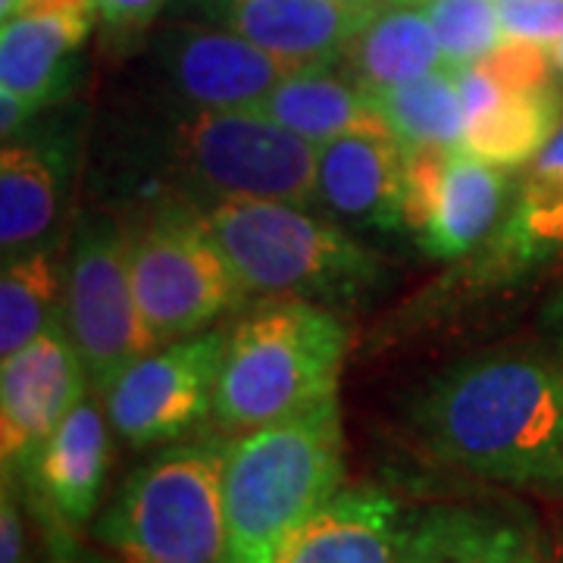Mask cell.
Returning <instances> with one entry per match:
<instances>
[{
	"instance_id": "3957f363",
	"label": "cell",
	"mask_w": 563,
	"mask_h": 563,
	"mask_svg": "<svg viewBox=\"0 0 563 563\" xmlns=\"http://www.w3.org/2000/svg\"><path fill=\"white\" fill-rule=\"evenodd\" d=\"M347 354V329L317 303L279 301L242 320L222 357L213 420L254 432L332 401Z\"/></svg>"
},
{
	"instance_id": "7a4b0ae2",
	"label": "cell",
	"mask_w": 563,
	"mask_h": 563,
	"mask_svg": "<svg viewBox=\"0 0 563 563\" xmlns=\"http://www.w3.org/2000/svg\"><path fill=\"white\" fill-rule=\"evenodd\" d=\"M342 476L339 398L229 442L222 563H279L288 539L339 495Z\"/></svg>"
},
{
	"instance_id": "9c48e42d",
	"label": "cell",
	"mask_w": 563,
	"mask_h": 563,
	"mask_svg": "<svg viewBox=\"0 0 563 563\" xmlns=\"http://www.w3.org/2000/svg\"><path fill=\"white\" fill-rule=\"evenodd\" d=\"M225 347V332H198L125 366L103 391L113 432L132 448H151L198 429L213 417Z\"/></svg>"
},
{
	"instance_id": "52a82bcc",
	"label": "cell",
	"mask_w": 563,
	"mask_h": 563,
	"mask_svg": "<svg viewBox=\"0 0 563 563\" xmlns=\"http://www.w3.org/2000/svg\"><path fill=\"white\" fill-rule=\"evenodd\" d=\"M132 291L157 347L198 335L247 298L198 210L169 207L129 239Z\"/></svg>"
},
{
	"instance_id": "7c38bea8",
	"label": "cell",
	"mask_w": 563,
	"mask_h": 563,
	"mask_svg": "<svg viewBox=\"0 0 563 563\" xmlns=\"http://www.w3.org/2000/svg\"><path fill=\"white\" fill-rule=\"evenodd\" d=\"M166 88L188 110H254L295 66L229 29L176 25L157 44Z\"/></svg>"
},
{
	"instance_id": "d590c367",
	"label": "cell",
	"mask_w": 563,
	"mask_h": 563,
	"mask_svg": "<svg viewBox=\"0 0 563 563\" xmlns=\"http://www.w3.org/2000/svg\"><path fill=\"white\" fill-rule=\"evenodd\" d=\"M498 3H507V0H498Z\"/></svg>"
},
{
	"instance_id": "d6a6232c",
	"label": "cell",
	"mask_w": 563,
	"mask_h": 563,
	"mask_svg": "<svg viewBox=\"0 0 563 563\" xmlns=\"http://www.w3.org/2000/svg\"><path fill=\"white\" fill-rule=\"evenodd\" d=\"M342 7H351V10H363V13H376L383 7V0H335Z\"/></svg>"
},
{
	"instance_id": "2e32d148",
	"label": "cell",
	"mask_w": 563,
	"mask_h": 563,
	"mask_svg": "<svg viewBox=\"0 0 563 563\" xmlns=\"http://www.w3.org/2000/svg\"><path fill=\"white\" fill-rule=\"evenodd\" d=\"M107 454H110V439H107L103 413L98 410V404L81 398L29 466L44 501L66 523L81 526L91 520L101 498Z\"/></svg>"
},
{
	"instance_id": "4dcf8cb0",
	"label": "cell",
	"mask_w": 563,
	"mask_h": 563,
	"mask_svg": "<svg viewBox=\"0 0 563 563\" xmlns=\"http://www.w3.org/2000/svg\"><path fill=\"white\" fill-rule=\"evenodd\" d=\"M63 10L95 13V0H22L20 13H63Z\"/></svg>"
},
{
	"instance_id": "8fae6325",
	"label": "cell",
	"mask_w": 563,
	"mask_h": 563,
	"mask_svg": "<svg viewBox=\"0 0 563 563\" xmlns=\"http://www.w3.org/2000/svg\"><path fill=\"white\" fill-rule=\"evenodd\" d=\"M88 373L63 313L47 322L0 369V451L3 470L32 466L44 442L85 398Z\"/></svg>"
},
{
	"instance_id": "836d02e7",
	"label": "cell",
	"mask_w": 563,
	"mask_h": 563,
	"mask_svg": "<svg viewBox=\"0 0 563 563\" xmlns=\"http://www.w3.org/2000/svg\"><path fill=\"white\" fill-rule=\"evenodd\" d=\"M548 57H551V66L563 76V38H558L554 44H548Z\"/></svg>"
},
{
	"instance_id": "ffe728a7",
	"label": "cell",
	"mask_w": 563,
	"mask_h": 563,
	"mask_svg": "<svg viewBox=\"0 0 563 563\" xmlns=\"http://www.w3.org/2000/svg\"><path fill=\"white\" fill-rule=\"evenodd\" d=\"M344 60L363 91L417 81L444 69L442 47L420 0L379 7L351 41Z\"/></svg>"
},
{
	"instance_id": "44dd1931",
	"label": "cell",
	"mask_w": 563,
	"mask_h": 563,
	"mask_svg": "<svg viewBox=\"0 0 563 563\" xmlns=\"http://www.w3.org/2000/svg\"><path fill=\"white\" fill-rule=\"evenodd\" d=\"M495 257L510 269L542 266L563 257V122L544 151L529 163L523 185L514 195Z\"/></svg>"
},
{
	"instance_id": "1f68e13d",
	"label": "cell",
	"mask_w": 563,
	"mask_h": 563,
	"mask_svg": "<svg viewBox=\"0 0 563 563\" xmlns=\"http://www.w3.org/2000/svg\"><path fill=\"white\" fill-rule=\"evenodd\" d=\"M542 322L563 342V285L554 291V295H551V301L544 303Z\"/></svg>"
},
{
	"instance_id": "ac0fdd59",
	"label": "cell",
	"mask_w": 563,
	"mask_h": 563,
	"mask_svg": "<svg viewBox=\"0 0 563 563\" xmlns=\"http://www.w3.org/2000/svg\"><path fill=\"white\" fill-rule=\"evenodd\" d=\"M254 110L317 147L351 132H388L369 95L357 81L339 79L332 66L288 73Z\"/></svg>"
},
{
	"instance_id": "8992f818",
	"label": "cell",
	"mask_w": 563,
	"mask_h": 563,
	"mask_svg": "<svg viewBox=\"0 0 563 563\" xmlns=\"http://www.w3.org/2000/svg\"><path fill=\"white\" fill-rule=\"evenodd\" d=\"M173 166L188 188L222 201L320 203V147L261 110H188L176 117Z\"/></svg>"
},
{
	"instance_id": "9a60e30c",
	"label": "cell",
	"mask_w": 563,
	"mask_h": 563,
	"mask_svg": "<svg viewBox=\"0 0 563 563\" xmlns=\"http://www.w3.org/2000/svg\"><path fill=\"white\" fill-rule=\"evenodd\" d=\"M401 510L376 488L339 492L288 539L279 563H398Z\"/></svg>"
},
{
	"instance_id": "6da1fadb",
	"label": "cell",
	"mask_w": 563,
	"mask_h": 563,
	"mask_svg": "<svg viewBox=\"0 0 563 563\" xmlns=\"http://www.w3.org/2000/svg\"><path fill=\"white\" fill-rule=\"evenodd\" d=\"M413 426L439 461L485 479L563 492L561 357L461 363L417 401Z\"/></svg>"
},
{
	"instance_id": "603a6c76",
	"label": "cell",
	"mask_w": 563,
	"mask_h": 563,
	"mask_svg": "<svg viewBox=\"0 0 563 563\" xmlns=\"http://www.w3.org/2000/svg\"><path fill=\"white\" fill-rule=\"evenodd\" d=\"M366 95L388 125V132L404 147V154L461 151L463 103L454 69L444 66L417 81L376 88Z\"/></svg>"
},
{
	"instance_id": "484cf974",
	"label": "cell",
	"mask_w": 563,
	"mask_h": 563,
	"mask_svg": "<svg viewBox=\"0 0 563 563\" xmlns=\"http://www.w3.org/2000/svg\"><path fill=\"white\" fill-rule=\"evenodd\" d=\"M420 7L432 22L448 69L483 63L507 38L498 0H420Z\"/></svg>"
},
{
	"instance_id": "5b68a950",
	"label": "cell",
	"mask_w": 563,
	"mask_h": 563,
	"mask_svg": "<svg viewBox=\"0 0 563 563\" xmlns=\"http://www.w3.org/2000/svg\"><path fill=\"white\" fill-rule=\"evenodd\" d=\"M229 442L176 444L139 466L95 536L113 563H222V466Z\"/></svg>"
},
{
	"instance_id": "f546056e",
	"label": "cell",
	"mask_w": 563,
	"mask_h": 563,
	"mask_svg": "<svg viewBox=\"0 0 563 563\" xmlns=\"http://www.w3.org/2000/svg\"><path fill=\"white\" fill-rule=\"evenodd\" d=\"M35 110L29 107L25 101H20L16 95H10V91H0V129H3V135L10 139L13 132H20L22 122L29 120Z\"/></svg>"
},
{
	"instance_id": "7402d4cb",
	"label": "cell",
	"mask_w": 563,
	"mask_h": 563,
	"mask_svg": "<svg viewBox=\"0 0 563 563\" xmlns=\"http://www.w3.org/2000/svg\"><path fill=\"white\" fill-rule=\"evenodd\" d=\"M561 122L563 98L551 81L523 91L504 88L501 98L485 113L466 120L461 151L492 166L517 169L542 154Z\"/></svg>"
},
{
	"instance_id": "277c9868",
	"label": "cell",
	"mask_w": 563,
	"mask_h": 563,
	"mask_svg": "<svg viewBox=\"0 0 563 563\" xmlns=\"http://www.w3.org/2000/svg\"><path fill=\"white\" fill-rule=\"evenodd\" d=\"M244 295L357 301L383 269L347 232L285 201H222L198 210Z\"/></svg>"
},
{
	"instance_id": "e0dca14e",
	"label": "cell",
	"mask_w": 563,
	"mask_h": 563,
	"mask_svg": "<svg viewBox=\"0 0 563 563\" xmlns=\"http://www.w3.org/2000/svg\"><path fill=\"white\" fill-rule=\"evenodd\" d=\"M95 13H20L0 32V91L16 95L32 110L60 95L66 60L91 32Z\"/></svg>"
},
{
	"instance_id": "30bf717a",
	"label": "cell",
	"mask_w": 563,
	"mask_h": 563,
	"mask_svg": "<svg viewBox=\"0 0 563 563\" xmlns=\"http://www.w3.org/2000/svg\"><path fill=\"white\" fill-rule=\"evenodd\" d=\"M507 195V169L466 151L407 154L404 222L429 257L457 261L470 254L498 225Z\"/></svg>"
},
{
	"instance_id": "83f0119b",
	"label": "cell",
	"mask_w": 563,
	"mask_h": 563,
	"mask_svg": "<svg viewBox=\"0 0 563 563\" xmlns=\"http://www.w3.org/2000/svg\"><path fill=\"white\" fill-rule=\"evenodd\" d=\"M166 0H95V16L107 32H139L157 16Z\"/></svg>"
},
{
	"instance_id": "4fadbf2b",
	"label": "cell",
	"mask_w": 563,
	"mask_h": 563,
	"mask_svg": "<svg viewBox=\"0 0 563 563\" xmlns=\"http://www.w3.org/2000/svg\"><path fill=\"white\" fill-rule=\"evenodd\" d=\"M203 10L295 69L332 66L373 16L335 0H203Z\"/></svg>"
},
{
	"instance_id": "ba28073f",
	"label": "cell",
	"mask_w": 563,
	"mask_h": 563,
	"mask_svg": "<svg viewBox=\"0 0 563 563\" xmlns=\"http://www.w3.org/2000/svg\"><path fill=\"white\" fill-rule=\"evenodd\" d=\"M63 320L88 383L101 395L125 366L157 347L132 291L129 239L113 222H91L81 229L66 263Z\"/></svg>"
},
{
	"instance_id": "e575fe53",
	"label": "cell",
	"mask_w": 563,
	"mask_h": 563,
	"mask_svg": "<svg viewBox=\"0 0 563 563\" xmlns=\"http://www.w3.org/2000/svg\"><path fill=\"white\" fill-rule=\"evenodd\" d=\"M388 3H417V0H383V7H388Z\"/></svg>"
},
{
	"instance_id": "4316f807",
	"label": "cell",
	"mask_w": 563,
	"mask_h": 563,
	"mask_svg": "<svg viewBox=\"0 0 563 563\" xmlns=\"http://www.w3.org/2000/svg\"><path fill=\"white\" fill-rule=\"evenodd\" d=\"M479 66L488 76L501 81L504 88H514V91L548 85L551 69H554L551 57H548V47L523 38H504Z\"/></svg>"
},
{
	"instance_id": "d6986e66",
	"label": "cell",
	"mask_w": 563,
	"mask_h": 563,
	"mask_svg": "<svg viewBox=\"0 0 563 563\" xmlns=\"http://www.w3.org/2000/svg\"><path fill=\"white\" fill-rule=\"evenodd\" d=\"M539 554V539L517 523L466 507H439L404 526L398 563H526Z\"/></svg>"
},
{
	"instance_id": "5bb4252c",
	"label": "cell",
	"mask_w": 563,
	"mask_h": 563,
	"mask_svg": "<svg viewBox=\"0 0 563 563\" xmlns=\"http://www.w3.org/2000/svg\"><path fill=\"white\" fill-rule=\"evenodd\" d=\"M320 203L344 220L398 229L407 203V154L391 132H351L320 144Z\"/></svg>"
},
{
	"instance_id": "cb8c5ba5",
	"label": "cell",
	"mask_w": 563,
	"mask_h": 563,
	"mask_svg": "<svg viewBox=\"0 0 563 563\" xmlns=\"http://www.w3.org/2000/svg\"><path fill=\"white\" fill-rule=\"evenodd\" d=\"M60 203V161L38 144H7L0 154V244L3 257L38 242Z\"/></svg>"
},
{
	"instance_id": "f1b7e54d",
	"label": "cell",
	"mask_w": 563,
	"mask_h": 563,
	"mask_svg": "<svg viewBox=\"0 0 563 563\" xmlns=\"http://www.w3.org/2000/svg\"><path fill=\"white\" fill-rule=\"evenodd\" d=\"M0 563H25L20 507L10 492V476H3V510H0Z\"/></svg>"
},
{
	"instance_id": "d4e9b609",
	"label": "cell",
	"mask_w": 563,
	"mask_h": 563,
	"mask_svg": "<svg viewBox=\"0 0 563 563\" xmlns=\"http://www.w3.org/2000/svg\"><path fill=\"white\" fill-rule=\"evenodd\" d=\"M60 273L51 254L35 251L7 261L0 276V357H13L29 342H35L47 322L57 317Z\"/></svg>"
}]
</instances>
